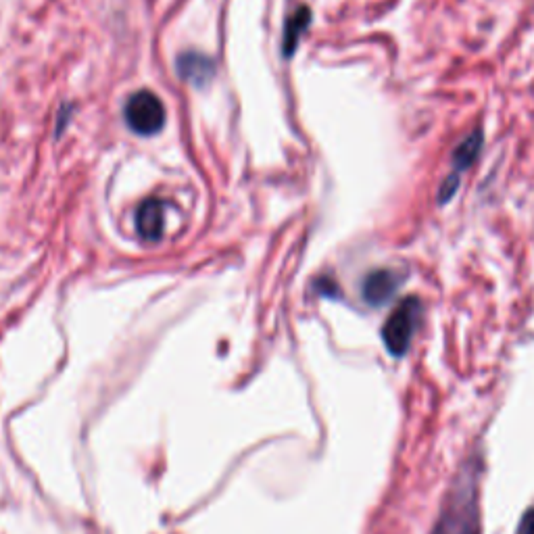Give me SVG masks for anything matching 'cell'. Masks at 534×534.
<instances>
[{
    "label": "cell",
    "instance_id": "cell-10",
    "mask_svg": "<svg viewBox=\"0 0 534 534\" xmlns=\"http://www.w3.org/2000/svg\"><path fill=\"white\" fill-rule=\"evenodd\" d=\"M516 534H534V507L526 509L516 528Z\"/></svg>",
    "mask_w": 534,
    "mask_h": 534
},
{
    "label": "cell",
    "instance_id": "cell-7",
    "mask_svg": "<svg viewBox=\"0 0 534 534\" xmlns=\"http://www.w3.org/2000/svg\"><path fill=\"white\" fill-rule=\"evenodd\" d=\"M482 144H484V134L480 128H476L472 134H468L464 140H461L453 155H451V165H453V174H461L466 172L468 167H472L476 163V159L482 153Z\"/></svg>",
    "mask_w": 534,
    "mask_h": 534
},
{
    "label": "cell",
    "instance_id": "cell-9",
    "mask_svg": "<svg viewBox=\"0 0 534 534\" xmlns=\"http://www.w3.org/2000/svg\"><path fill=\"white\" fill-rule=\"evenodd\" d=\"M457 188H459V176L457 174H449L445 178V182L441 184V188H439V205H447L457 194Z\"/></svg>",
    "mask_w": 534,
    "mask_h": 534
},
{
    "label": "cell",
    "instance_id": "cell-5",
    "mask_svg": "<svg viewBox=\"0 0 534 534\" xmlns=\"http://www.w3.org/2000/svg\"><path fill=\"white\" fill-rule=\"evenodd\" d=\"M136 230L147 242H157L165 232V203L147 199L136 211Z\"/></svg>",
    "mask_w": 534,
    "mask_h": 534
},
{
    "label": "cell",
    "instance_id": "cell-4",
    "mask_svg": "<svg viewBox=\"0 0 534 534\" xmlns=\"http://www.w3.org/2000/svg\"><path fill=\"white\" fill-rule=\"evenodd\" d=\"M403 284V274L397 270H388V267H380V270H372L361 282V297L372 307H382L384 303L391 301L399 286Z\"/></svg>",
    "mask_w": 534,
    "mask_h": 534
},
{
    "label": "cell",
    "instance_id": "cell-6",
    "mask_svg": "<svg viewBox=\"0 0 534 534\" xmlns=\"http://www.w3.org/2000/svg\"><path fill=\"white\" fill-rule=\"evenodd\" d=\"M178 74L184 82L203 88L205 84L211 82L213 74H215V65L211 61V57L203 55V53H182L178 57Z\"/></svg>",
    "mask_w": 534,
    "mask_h": 534
},
{
    "label": "cell",
    "instance_id": "cell-3",
    "mask_svg": "<svg viewBox=\"0 0 534 534\" xmlns=\"http://www.w3.org/2000/svg\"><path fill=\"white\" fill-rule=\"evenodd\" d=\"M126 124L132 132L140 136H153L165 126V107L159 101V96H155L149 90L134 92L124 109Z\"/></svg>",
    "mask_w": 534,
    "mask_h": 534
},
{
    "label": "cell",
    "instance_id": "cell-2",
    "mask_svg": "<svg viewBox=\"0 0 534 534\" xmlns=\"http://www.w3.org/2000/svg\"><path fill=\"white\" fill-rule=\"evenodd\" d=\"M424 315L418 297H405L382 326V343L393 357H405Z\"/></svg>",
    "mask_w": 534,
    "mask_h": 534
},
{
    "label": "cell",
    "instance_id": "cell-8",
    "mask_svg": "<svg viewBox=\"0 0 534 534\" xmlns=\"http://www.w3.org/2000/svg\"><path fill=\"white\" fill-rule=\"evenodd\" d=\"M311 21V13L307 7H301L293 17L288 19L286 23V30H284V55L290 57L295 53V48L299 44V38L301 34L307 30Z\"/></svg>",
    "mask_w": 534,
    "mask_h": 534
},
{
    "label": "cell",
    "instance_id": "cell-1",
    "mask_svg": "<svg viewBox=\"0 0 534 534\" xmlns=\"http://www.w3.org/2000/svg\"><path fill=\"white\" fill-rule=\"evenodd\" d=\"M478 466H464L453 478L443 499L432 534H482L478 501Z\"/></svg>",
    "mask_w": 534,
    "mask_h": 534
}]
</instances>
